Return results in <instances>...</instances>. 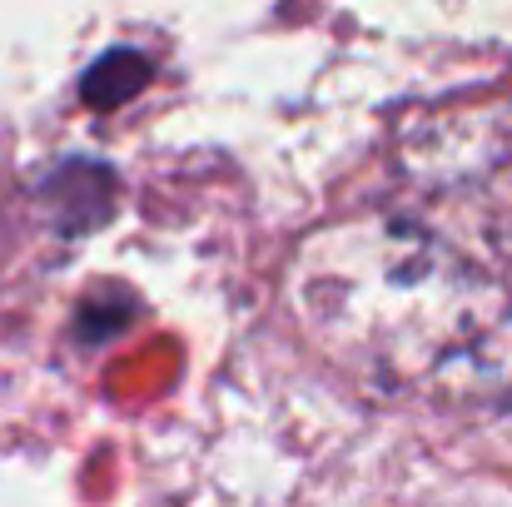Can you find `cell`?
Segmentation results:
<instances>
[{"mask_svg":"<svg viewBox=\"0 0 512 507\" xmlns=\"http://www.w3.org/2000/svg\"><path fill=\"white\" fill-rule=\"evenodd\" d=\"M145 80H150V60H145V55H135V50H110V55L85 75V100H90L95 110H110V105L130 100Z\"/></svg>","mask_w":512,"mask_h":507,"instance_id":"1","label":"cell"}]
</instances>
